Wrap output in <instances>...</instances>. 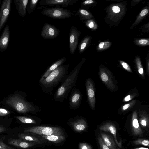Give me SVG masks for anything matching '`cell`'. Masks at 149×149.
Returning <instances> with one entry per match:
<instances>
[{
  "label": "cell",
  "instance_id": "44",
  "mask_svg": "<svg viewBox=\"0 0 149 149\" xmlns=\"http://www.w3.org/2000/svg\"><path fill=\"white\" fill-rule=\"evenodd\" d=\"M1 3V0H0V4Z\"/></svg>",
  "mask_w": 149,
  "mask_h": 149
},
{
  "label": "cell",
  "instance_id": "5",
  "mask_svg": "<svg viewBox=\"0 0 149 149\" xmlns=\"http://www.w3.org/2000/svg\"><path fill=\"white\" fill-rule=\"evenodd\" d=\"M41 12L45 16L57 19L69 18L73 14L70 10L63 8H45Z\"/></svg>",
  "mask_w": 149,
  "mask_h": 149
},
{
  "label": "cell",
  "instance_id": "37",
  "mask_svg": "<svg viewBox=\"0 0 149 149\" xmlns=\"http://www.w3.org/2000/svg\"><path fill=\"white\" fill-rule=\"evenodd\" d=\"M148 12V10L147 9L143 10L140 13V15L141 16H144L146 15Z\"/></svg>",
  "mask_w": 149,
  "mask_h": 149
},
{
  "label": "cell",
  "instance_id": "10",
  "mask_svg": "<svg viewBox=\"0 0 149 149\" xmlns=\"http://www.w3.org/2000/svg\"><path fill=\"white\" fill-rule=\"evenodd\" d=\"M85 85L89 104L91 108L94 110L95 98L93 83L90 79L88 78L86 80Z\"/></svg>",
  "mask_w": 149,
  "mask_h": 149
},
{
  "label": "cell",
  "instance_id": "18",
  "mask_svg": "<svg viewBox=\"0 0 149 149\" xmlns=\"http://www.w3.org/2000/svg\"><path fill=\"white\" fill-rule=\"evenodd\" d=\"M29 0H14L15 7L19 15L22 17H25Z\"/></svg>",
  "mask_w": 149,
  "mask_h": 149
},
{
  "label": "cell",
  "instance_id": "14",
  "mask_svg": "<svg viewBox=\"0 0 149 149\" xmlns=\"http://www.w3.org/2000/svg\"><path fill=\"white\" fill-rule=\"evenodd\" d=\"M8 143L20 148H26L33 147L37 144V143L27 141L22 139L10 138L8 142Z\"/></svg>",
  "mask_w": 149,
  "mask_h": 149
},
{
  "label": "cell",
  "instance_id": "13",
  "mask_svg": "<svg viewBox=\"0 0 149 149\" xmlns=\"http://www.w3.org/2000/svg\"><path fill=\"white\" fill-rule=\"evenodd\" d=\"M99 74L102 81L110 90H114L115 85L113 81L111 74L107 70L102 68L100 69Z\"/></svg>",
  "mask_w": 149,
  "mask_h": 149
},
{
  "label": "cell",
  "instance_id": "8",
  "mask_svg": "<svg viewBox=\"0 0 149 149\" xmlns=\"http://www.w3.org/2000/svg\"><path fill=\"white\" fill-rule=\"evenodd\" d=\"M80 33L76 27L74 26H71L69 34V47L70 52L72 54L74 53L77 49Z\"/></svg>",
  "mask_w": 149,
  "mask_h": 149
},
{
  "label": "cell",
  "instance_id": "33",
  "mask_svg": "<svg viewBox=\"0 0 149 149\" xmlns=\"http://www.w3.org/2000/svg\"><path fill=\"white\" fill-rule=\"evenodd\" d=\"M120 62L124 68L129 72H132L130 68L127 63L124 62L122 61H120Z\"/></svg>",
  "mask_w": 149,
  "mask_h": 149
},
{
  "label": "cell",
  "instance_id": "26",
  "mask_svg": "<svg viewBox=\"0 0 149 149\" xmlns=\"http://www.w3.org/2000/svg\"><path fill=\"white\" fill-rule=\"evenodd\" d=\"M89 15L88 12L85 9L81 8L79 9L74 14L75 16L78 15L81 19L88 17Z\"/></svg>",
  "mask_w": 149,
  "mask_h": 149
},
{
  "label": "cell",
  "instance_id": "6",
  "mask_svg": "<svg viewBox=\"0 0 149 149\" xmlns=\"http://www.w3.org/2000/svg\"><path fill=\"white\" fill-rule=\"evenodd\" d=\"M60 30L56 27L48 23H45L40 33L41 36L44 39H52L57 37Z\"/></svg>",
  "mask_w": 149,
  "mask_h": 149
},
{
  "label": "cell",
  "instance_id": "29",
  "mask_svg": "<svg viewBox=\"0 0 149 149\" xmlns=\"http://www.w3.org/2000/svg\"><path fill=\"white\" fill-rule=\"evenodd\" d=\"M136 63L139 73L142 76H143L144 70L140 60L137 59L136 60Z\"/></svg>",
  "mask_w": 149,
  "mask_h": 149
},
{
  "label": "cell",
  "instance_id": "21",
  "mask_svg": "<svg viewBox=\"0 0 149 149\" xmlns=\"http://www.w3.org/2000/svg\"><path fill=\"white\" fill-rule=\"evenodd\" d=\"M100 135L104 143L110 149H116L114 141L111 136L104 133H101Z\"/></svg>",
  "mask_w": 149,
  "mask_h": 149
},
{
  "label": "cell",
  "instance_id": "22",
  "mask_svg": "<svg viewBox=\"0 0 149 149\" xmlns=\"http://www.w3.org/2000/svg\"><path fill=\"white\" fill-rule=\"evenodd\" d=\"M42 138L55 143H58L62 142L65 139L64 135H51L41 136Z\"/></svg>",
  "mask_w": 149,
  "mask_h": 149
},
{
  "label": "cell",
  "instance_id": "9",
  "mask_svg": "<svg viewBox=\"0 0 149 149\" xmlns=\"http://www.w3.org/2000/svg\"><path fill=\"white\" fill-rule=\"evenodd\" d=\"M11 0L3 1L0 10V32L6 22L10 14Z\"/></svg>",
  "mask_w": 149,
  "mask_h": 149
},
{
  "label": "cell",
  "instance_id": "40",
  "mask_svg": "<svg viewBox=\"0 0 149 149\" xmlns=\"http://www.w3.org/2000/svg\"><path fill=\"white\" fill-rule=\"evenodd\" d=\"M6 130V128L2 125H0V134L5 131Z\"/></svg>",
  "mask_w": 149,
  "mask_h": 149
},
{
  "label": "cell",
  "instance_id": "38",
  "mask_svg": "<svg viewBox=\"0 0 149 149\" xmlns=\"http://www.w3.org/2000/svg\"><path fill=\"white\" fill-rule=\"evenodd\" d=\"M148 42V41L147 40L144 39H140L139 41V42L140 44L142 45L146 44Z\"/></svg>",
  "mask_w": 149,
  "mask_h": 149
},
{
  "label": "cell",
  "instance_id": "32",
  "mask_svg": "<svg viewBox=\"0 0 149 149\" xmlns=\"http://www.w3.org/2000/svg\"><path fill=\"white\" fill-rule=\"evenodd\" d=\"M0 149H15V148L4 143L2 140L0 139Z\"/></svg>",
  "mask_w": 149,
  "mask_h": 149
},
{
  "label": "cell",
  "instance_id": "41",
  "mask_svg": "<svg viewBox=\"0 0 149 149\" xmlns=\"http://www.w3.org/2000/svg\"><path fill=\"white\" fill-rule=\"evenodd\" d=\"M131 98V95H128L126 96L124 99V100L127 102L129 101Z\"/></svg>",
  "mask_w": 149,
  "mask_h": 149
},
{
  "label": "cell",
  "instance_id": "42",
  "mask_svg": "<svg viewBox=\"0 0 149 149\" xmlns=\"http://www.w3.org/2000/svg\"><path fill=\"white\" fill-rule=\"evenodd\" d=\"M104 43L103 42H101L99 45V47L100 49H102L104 47Z\"/></svg>",
  "mask_w": 149,
  "mask_h": 149
},
{
  "label": "cell",
  "instance_id": "39",
  "mask_svg": "<svg viewBox=\"0 0 149 149\" xmlns=\"http://www.w3.org/2000/svg\"><path fill=\"white\" fill-rule=\"evenodd\" d=\"M86 25L91 28H92L94 27V23L92 21H88L86 23Z\"/></svg>",
  "mask_w": 149,
  "mask_h": 149
},
{
  "label": "cell",
  "instance_id": "2",
  "mask_svg": "<svg viewBox=\"0 0 149 149\" xmlns=\"http://www.w3.org/2000/svg\"><path fill=\"white\" fill-rule=\"evenodd\" d=\"M84 61V59H82L67 75L55 91L53 99L60 102H63L67 97L70 91L76 83L79 72Z\"/></svg>",
  "mask_w": 149,
  "mask_h": 149
},
{
  "label": "cell",
  "instance_id": "17",
  "mask_svg": "<svg viewBox=\"0 0 149 149\" xmlns=\"http://www.w3.org/2000/svg\"><path fill=\"white\" fill-rule=\"evenodd\" d=\"M99 129L101 131L109 132L111 133L113 135L117 144L121 148V142H119L117 141L116 129L113 124L111 122H107L100 126Z\"/></svg>",
  "mask_w": 149,
  "mask_h": 149
},
{
  "label": "cell",
  "instance_id": "35",
  "mask_svg": "<svg viewBox=\"0 0 149 149\" xmlns=\"http://www.w3.org/2000/svg\"><path fill=\"white\" fill-rule=\"evenodd\" d=\"M135 101H132L131 102L129 103H127L123 105L122 108V110H125L127 109L131 106H132L134 104L135 102Z\"/></svg>",
  "mask_w": 149,
  "mask_h": 149
},
{
  "label": "cell",
  "instance_id": "4",
  "mask_svg": "<svg viewBox=\"0 0 149 149\" xmlns=\"http://www.w3.org/2000/svg\"><path fill=\"white\" fill-rule=\"evenodd\" d=\"M24 132L29 134H34L40 136L64 135L62 129L59 127L38 126L26 128L24 129Z\"/></svg>",
  "mask_w": 149,
  "mask_h": 149
},
{
  "label": "cell",
  "instance_id": "30",
  "mask_svg": "<svg viewBox=\"0 0 149 149\" xmlns=\"http://www.w3.org/2000/svg\"><path fill=\"white\" fill-rule=\"evenodd\" d=\"M98 140L100 149H110L104 143L101 137L99 136Z\"/></svg>",
  "mask_w": 149,
  "mask_h": 149
},
{
  "label": "cell",
  "instance_id": "23",
  "mask_svg": "<svg viewBox=\"0 0 149 149\" xmlns=\"http://www.w3.org/2000/svg\"><path fill=\"white\" fill-rule=\"evenodd\" d=\"M139 116L140 117L139 122L143 128L147 129L149 126V118L148 116L143 111L139 113Z\"/></svg>",
  "mask_w": 149,
  "mask_h": 149
},
{
  "label": "cell",
  "instance_id": "12",
  "mask_svg": "<svg viewBox=\"0 0 149 149\" xmlns=\"http://www.w3.org/2000/svg\"><path fill=\"white\" fill-rule=\"evenodd\" d=\"M79 0H40L39 3L40 5L61 6L62 7H67L73 5Z\"/></svg>",
  "mask_w": 149,
  "mask_h": 149
},
{
  "label": "cell",
  "instance_id": "36",
  "mask_svg": "<svg viewBox=\"0 0 149 149\" xmlns=\"http://www.w3.org/2000/svg\"><path fill=\"white\" fill-rule=\"evenodd\" d=\"M112 10L113 11L116 13H118L120 11V8L117 6H114L112 7Z\"/></svg>",
  "mask_w": 149,
  "mask_h": 149
},
{
  "label": "cell",
  "instance_id": "15",
  "mask_svg": "<svg viewBox=\"0 0 149 149\" xmlns=\"http://www.w3.org/2000/svg\"><path fill=\"white\" fill-rule=\"evenodd\" d=\"M131 125L132 134L135 136L142 137L143 133L140 126L137 113L136 111L134 112L132 114Z\"/></svg>",
  "mask_w": 149,
  "mask_h": 149
},
{
  "label": "cell",
  "instance_id": "31",
  "mask_svg": "<svg viewBox=\"0 0 149 149\" xmlns=\"http://www.w3.org/2000/svg\"><path fill=\"white\" fill-rule=\"evenodd\" d=\"M79 149H92L91 146L89 144L84 143H80L79 145Z\"/></svg>",
  "mask_w": 149,
  "mask_h": 149
},
{
  "label": "cell",
  "instance_id": "7",
  "mask_svg": "<svg viewBox=\"0 0 149 149\" xmlns=\"http://www.w3.org/2000/svg\"><path fill=\"white\" fill-rule=\"evenodd\" d=\"M82 100V94L81 91L74 88L71 92L69 98V109L75 110L80 106Z\"/></svg>",
  "mask_w": 149,
  "mask_h": 149
},
{
  "label": "cell",
  "instance_id": "34",
  "mask_svg": "<svg viewBox=\"0 0 149 149\" xmlns=\"http://www.w3.org/2000/svg\"><path fill=\"white\" fill-rule=\"evenodd\" d=\"M10 114V112L8 110L2 108H0V116H4Z\"/></svg>",
  "mask_w": 149,
  "mask_h": 149
},
{
  "label": "cell",
  "instance_id": "25",
  "mask_svg": "<svg viewBox=\"0 0 149 149\" xmlns=\"http://www.w3.org/2000/svg\"><path fill=\"white\" fill-rule=\"evenodd\" d=\"M39 1V0H29L27 6V11L29 13L33 12L35 10Z\"/></svg>",
  "mask_w": 149,
  "mask_h": 149
},
{
  "label": "cell",
  "instance_id": "19",
  "mask_svg": "<svg viewBox=\"0 0 149 149\" xmlns=\"http://www.w3.org/2000/svg\"><path fill=\"white\" fill-rule=\"evenodd\" d=\"M66 61V58L64 57L53 63L46 70L39 80H41L47 77L52 72L60 66L63 65Z\"/></svg>",
  "mask_w": 149,
  "mask_h": 149
},
{
  "label": "cell",
  "instance_id": "3",
  "mask_svg": "<svg viewBox=\"0 0 149 149\" xmlns=\"http://www.w3.org/2000/svg\"><path fill=\"white\" fill-rule=\"evenodd\" d=\"M5 102L20 113H30L36 114L41 111L38 106L27 101L23 97L18 95H13L7 99Z\"/></svg>",
  "mask_w": 149,
  "mask_h": 149
},
{
  "label": "cell",
  "instance_id": "16",
  "mask_svg": "<svg viewBox=\"0 0 149 149\" xmlns=\"http://www.w3.org/2000/svg\"><path fill=\"white\" fill-rule=\"evenodd\" d=\"M10 37L9 26L7 25L4 29L3 31L0 38V51H5L8 46Z\"/></svg>",
  "mask_w": 149,
  "mask_h": 149
},
{
  "label": "cell",
  "instance_id": "1",
  "mask_svg": "<svg viewBox=\"0 0 149 149\" xmlns=\"http://www.w3.org/2000/svg\"><path fill=\"white\" fill-rule=\"evenodd\" d=\"M69 65H62L52 72L47 77L39 80V83L42 91L52 95L54 89L60 83H62L67 77Z\"/></svg>",
  "mask_w": 149,
  "mask_h": 149
},
{
  "label": "cell",
  "instance_id": "27",
  "mask_svg": "<svg viewBox=\"0 0 149 149\" xmlns=\"http://www.w3.org/2000/svg\"><path fill=\"white\" fill-rule=\"evenodd\" d=\"M135 145H140L149 147V141L148 139H138L133 142Z\"/></svg>",
  "mask_w": 149,
  "mask_h": 149
},
{
  "label": "cell",
  "instance_id": "24",
  "mask_svg": "<svg viewBox=\"0 0 149 149\" xmlns=\"http://www.w3.org/2000/svg\"><path fill=\"white\" fill-rule=\"evenodd\" d=\"M16 118L21 122L26 124H35L37 123L36 119L31 117L23 116H18Z\"/></svg>",
  "mask_w": 149,
  "mask_h": 149
},
{
  "label": "cell",
  "instance_id": "11",
  "mask_svg": "<svg viewBox=\"0 0 149 149\" xmlns=\"http://www.w3.org/2000/svg\"><path fill=\"white\" fill-rule=\"evenodd\" d=\"M75 131L81 132L84 131L87 127V124L84 119L80 117H75L71 118L68 122Z\"/></svg>",
  "mask_w": 149,
  "mask_h": 149
},
{
  "label": "cell",
  "instance_id": "20",
  "mask_svg": "<svg viewBox=\"0 0 149 149\" xmlns=\"http://www.w3.org/2000/svg\"><path fill=\"white\" fill-rule=\"evenodd\" d=\"M19 138L22 139L25 141L41 144L44 142V141L42 139L30 135L26 133H21L19 134L18 135Z\"/></svg>",
  "mask_w": 149,
  "mask_h": 149
},
{
  "label": "cell",
  "instance_id": "28",
  "mask_svg": "<svg viewBox=\"0 0 149 149\" xmlns=\"http://www.w3.org/2000/svg\"><path fill=\"white\" fill-rule=\"evenodd\" d=\"M88 38H85L80 43L79 46V50L80 53L82 52L86 48Z\"/></svg>",
  "mask_w": 149,
  "mask_h": 149
},
{
  "label": "cell",
  "instance_id": "43",
  "mask_svg": "<svg viewBox=\"0 0 149 149\" xmlns=\"http://www.w3.org/2000/svg\"><path fill=\"white\" fill-rule=\"evenodd\" d=\"M133 149H149L148 148L144 147H140L139 148H134Z\"/></svg>",
  "mask_w": 149,
  "mask_h": 149
}]
</instances>
